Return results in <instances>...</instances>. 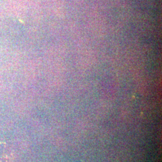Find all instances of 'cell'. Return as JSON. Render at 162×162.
Returning a JSON list of instances; mask_svg holds the SVG:
<instances>
[{
	"mask_svg": "<svg viewBox=\"0 0 162 162\" xmlns=\"http://www.w3.org/2000/svg\"><path fill=\"white\" fill-rule=\"evenodd\" d=\"M6 152V143L2 139L0 138V162H4L5 161Z\"/></svg>",
	"mask_w": 162,
	"mask_h": 162,
	"instance_id": "1",
	"label": "cell"
}]
</instances>
